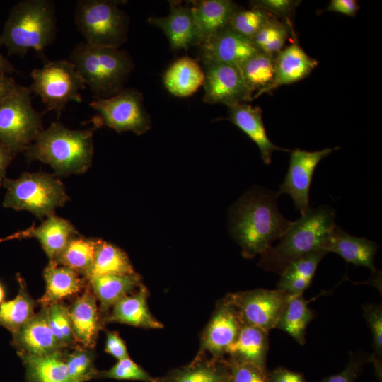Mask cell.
<instances>
[{"mask_svg": "<svg viewBox=\"0 0 382 382\" xmlns=\"http://www.w3.org/2000/svg\"><path fill=\"white\" fill-rule=\"evenodd\" d=\"M279 195L258 187L246 192L231 207L229 229L245 257L262 255L292 225L279 211Z\"/></svg>", "mask_w": 382, "mask_h": 382, "instance_id": "6da1fadb", "label": "cell"}, {"mask_svg": "<svg viewBox=\"0 0 382 382\" xmlns=\"http://www.w3.org/2000/svg\"><path fill=\"white\" fill-rule=\"evenodd\" d=\"M57 33L56 8L51 0H23L9 11L0 45L9 55L23 58L29 50L42 53Z\"/></svg>", "mask_w": 382, "mask_h": 382, "instance_id": "7a4b0ae2", "label": "cell"}, {"mask_svg": "<svg viewBox=\"0 0 382 382\" xmlns=\"http://www.w3.org/2000/svg\"><path fill=\"white\" fill-rule=\"evenodd\" d=\"M25 155L29 161L50 165L58 175L83 173L92 163L93 132L71 129L59 121L53 122L40 132Z\"/></svg>", "mask_w": 382, "mask_h": 382, "instance_id": "3957f363", "label": "cell"}, {"mask_svg": "<svg viewBox=\"0 0 382 382\" xmlns=\"http://www.w3.org/2000/svg\"><path fill=\"white\" fill-rule=\"evenodd\" d=\"M335 211L328 205L310 207L301 218L293 222L289 230L261 255L259 265L265 271L278 274L294 260L321 246L335 226Z\"/></svg>", "mask_w": 382, "mask_h": 382, "instance_id": "277c9868", "label": "cell"}, {"mask_svg": "<svg viewBox=\"0 0 382 382\" xmlns=\"http://www.w3.org/2000/svg\"><path fill=\"white\" fill-rule=\"evenodd\" d=\"M69 61L95 98H107L125 88L134 67L129 52L79 42L71 50Z\"/></svg>", "mask_w": 382, "mask_h": 382, "instance_id": "5b68a950", "label": "cell"}, {"mask_svg": "<svg viewBox=\"0 0 382 382\" xmlns=\"http://www.w3.org/2000/svg\"><path fill=\"white\" fill-rule=\"evenodd\" d=\"M117 1L79 0L74 8V22L86 43L120 48L127 41L129 20Z\"/></svg>", "mask_w": 382, "mask_h": 382, "instance_id": "8992f818", "label": "cell"}, {"mask_svg": "<svg viewBox=\"0 0 382 382\" xmlns=\"http://www.w3.org/2000/svg\"><path fill=\"white\" fill-rule=\"evenodd\" d=\"M6 193L3 206L25 210L39 218L53 214L68 199L62 182L45 173H25L16 179L5 178Z\"/></svg>", "mask_w": 382, "mask_h": 382, "instance_id": "52a82bcc", "label": "cell"}, {"mask_svg": "<svg viewBox=\"0 0 382 382\" xmlns=\"http://www.w3.org/2000/svg\"><path fill=\"white\" fill-rule=\"evenodd\" d=\"M31 93L28 87L17 84L0 105V142L14 156L25 151L44 129Z\"/></svg>", "mask_w": 382, "mask_h": 382, "instance_id": "ba28073f", "label": "cell"}, {"mask_svg": "<svg viewBox=\"0 0 382 382\" xmlns=\"http://www.w3.org/2000/svg\"><path fill=\"white\" fill-rule=\"evenodd\" d=\"M30 76L31 93L41 98L46 111H54L58 117L69 102L83 101L80 91L86 86L69 59L47 61Z\"/></svg>", "mask_w": 382, "mask_h": 382, "instance_id": "9c48e42d", "label": "cell"}, {"mask_svg": "<svg viewBox=\"0 0 382 382\" xmlns=\"http://www.w3.org/2000/svg\"><path fill=\"white\" fill-rule=\"evenodd\" d=\"M90 106L97 112L96 122L117 132L130 131L141 135L151 128V117L143 95L134 88H125L107 98H95Z\"/></svg>", "mask_w": 382, "mask_h": 382, "instance_id": "30bf717a", "label": "cell"}, {"mask_svg": "<svg viewBox=\"0 0 382 382\" xmlns=\"http://www.w3.org/2000/svg\"><path fill=\"white\" fill-rule=\"evenodd\" d=\"M291 297L277 289H256L229 294L224 300L233 307L242 324L269 332Z\"/></svg>", "mask_w": 382, "mask_h": 382, "instance_id": "8fae6325", "label": "cell"}, {"mask_svg": "<svg viewBox=\"0 0 382 382\" xmlns=\"http://www.w3.org/2000/svg\"><path fill=\"white\" fill-rule=\"evenodd\" d=\"M202 63L204 102L230 107L253 100V94L247 87L238 66L216 62Z\"/></svg>", "mask_w": 382, "mask_h": 382, "instance_id": "7c38bea8", "label": "cell"}, {"mask_svg": "<svg viewBox=\"0 0 382 382\" xmlns=\"http://www.w3.org/2000/svg\"><path fill=\"white\" fill-rule=\"evenodd\" d=\"M338 149L325 148L314 151L296 149L290 151L288 170L278 192L279 195H289L301 215L310 208L309 191L315 169L323 158Z\"/></svg>", "mask_w": 382, "mask_h": 382, "instance_id": "4fadbf2b", "label": "cell"}, {"mask_svg": "<svg viewBox=\"0 0 382 382\" xmlns=\"http://www.w3.org/2000/svg\"><path fill=\"white\" fill-rule=\"evenodd\" d=\"M202 62H216L240 66L259 52L253 41L226 27L199 45Z\"/></svg>", "mask_w": 382, "mask_h": 382, "instance_id": "5bb4252c", "label": "cell"}, {"mask_svg": "<svg viewBox=\"0 0 382 382\" xmlns=\"http://www.w3.org/2000/svg\"><path fill=\"white\" fill-rule=\"evenodd\" d=\"M12 336L18 355L41 356L67 349L53 334L44 307Z\"/></svg>", "mask_w": 382, "mask_h": 382, "instance_id": "9a60e30c", "label": "cell"}, {"mask_svg": "<svg viewBox=\"0 0 382 382\" xmlns=\"http://www.w3.org/2000/svg\"><path fill=\"white\" fill-rule=\"evenodd\" d=\"M159 28L167 37L174 50H187L200 43L191 7L177 1H170V11L163 17H151L147 20Z\"/></svg>", "mask_w": 382, "mask_h": 382, "instance_id": "2e32d148", "label": "cell"}, {"mask_svg": "<svg viewBox=\"0 0 382 382\" xmlns=\"http://www.w3.org/2000/svg\"><path fill=\"white\" fill-rule=\"evenodd\" d=\"M69 311L76 344L93 349L103 320L97 299L88 284L82 294L69 306Z\"/></svg>", "mask_w": 382, "mask_h": 382, "instance_id": "e0dca14e", "label": "cell"}, {"mask_svg": "<svg viewBox=\"0 0 382 382\" xmlns=\"http://www.w3.org/2000/svg\"><path fill=\"white\" fill-rule=\"evenodd\" d=\"M242 325L233 307L223 300L204 332L203 349L220 359L236 339Z\"/></svg>", "mask_w": 382, "mask_h": 382, "instance_id": "ac0fdd59", "label": "cell"}, {"mask_svg": "<svg viewBox=\"0 0 382 382\" xmlns=\"http://www.w3.org/2000/svg\"><path fill=\"white\" fill-rule=\"evenodd\" d=\"M377 249L375 242L350 235L337 225L321 246V250L340 255L347 263L366 267L373 273L376 272L374 260Z\"/></svg>", "mask_w": 382, "mask_h": 382, "instance_id": "d6986e66", "label": "cell"}, {"mask_svg": "<svg viewBox=\"0 0 382 382\" xmlns=\"http://www.w3.org/2000/svg\"><path fill=\"white\" fill-rule=\"evenodd\" d=\"M318 64V62L311 57L299 45L297 38H294L276 56L273 81L261 95L270 93L281 86L303 80Z\"/></svg>", "mask_w": 382, "mask_h": 382, "instance_id": "ffe728a7", "label": "cell"}, {"mask_svg": "<svg viewBox=\"0 0 382 382\" xmlns=\"http://www.w3.org/2000/svg\"><path fill=\"white\" fill-rule=\"evenodd\" d=\"M228 108V119L257 146L265 164L271 163L272 154L275 151H291L277 146L270 139L263 124L260 108L253 107L248 103L237 104Z\"/></svg>", "mask_w": 382, "mask_h": 382, "instance_id": "44dd1931", "label": "cell"}, {"mask_svg": "<svg viewBox=\"0 0 382 382\" xmlns=\"http://www.w3.org/2000/svg\"><path fill=\"white\" fill-rule=\"evenodd\" d=\"M78 236L74 226L54 214L37 228H30L8 237V239L33 237L40 242L50 261L60 254L69 241Z\"/></svg>", "mask_w": 382, "mask_h": 382, "instance_id": "7402d4cb", "label": "cell"}, {"mask_svg": "<svg viewBox=\"0 0 382 382\" xmlns=\"http://www.w3.org/2000/svg\"><path fill=\"white\" fill-rule=\"evenodd\" d=\"M148 296L146 288L141 285L134 293L117 301L104 323H119L143 328H163V325L154 317L149 309Z\"/></svg>", "mask_w": 382, "mask_h": 382, "instance_id": "603a6c76", "label": "cell"}, {"mask_svg": "<svg viewBox=\"0 0 382 382\" xmlns=\"http://www.w3.org/2000/svg\"><path fill=\"white\" fill-rule=\"evenodd\" d=\"M45 291L39 300L42 306L62 302L86 287L87 279L76 271L50 261L43 272Z\"/></svg>", "mask_w": 382, "mask_h": 382, "instance_id": "cb8c5ba5", "label": "cell"}, {"mask_svg": "<svg viewBox=\"0 0 382 382\" xmlns=\"http://www.w3.org/2000/svg\"><path fill=\"white\" fill-rule=\"evenodd\" d=\"M238 8V5L230 0L194 1L191 9L200 37V43L226 28Z\"/></svg>", "mask_w": 382, "mask_h": 382, "instance_id": "d4e9b609", "label": "cell"}, {"mask_svg": "<svg viewBox=\"0 0 382 382\" xmlns=\"http://www.w3.org/2000/svg\"><path fill=\"white\" fill-rule=\"evenodd\" d=\"M86 279L88 286L100 303L102 313H108L117 301L141 286L137 274L95 275Z\"/></svg>", "mask_w": 382, "mask_h": 382, "instance_id": "484cf974", "label": "cell"}, {"mask_svg": "<svg viewBox=\"0 0 382 382\" xmlns=\"http://www.w3.org/2000/svg\"><path fill=\"white\" fill-rule=\"evenodd\" d=\"M268 351V331L243 324L235 341L226 354L231 360L253 364L266 369Z\"/></svg>", "mask_w": 382, "mask_h": 382, "instance_id": "4316f807", "label": "cell"}, {"mask_svg": "<svg viewBox=\"0 0 382 382\" xmlns=\"http://www.w3.org/2000/svg\"><path fill=\"white\" fill-rule=\"evenodd\" d=\"M204 73L194 59L185 56L175 61L166 71L163 82L166 90L177 97H187L203 86Z\"/></svg>", "mask_w": 382, "mask_h": 382, "instance_id": "83f0119b", "label": "cell"}, {"mask_svg": "<svg viewBox=\"0 0 382 382\" xmlns=\"http://www.w3.org/2000/svg\"><path fill=\"white\" fill-rule=\"evenodd\" d=\"M327 253L318 250L292 262L281 273L277 289L291 296L303 295L311 284L319 263Z\"/></svg>", "mask_w": 382, "mask_h": 382, "instance_id": "f1b7e54d", "label": "cell"}, {"mask_svg": "<svg viewBox=\"0 0 382 382\" xmlns=\"http://www.w3.org/2000/svg\"><path fill=\"white\" fill-rule=\"evenodd\" d=\"M65 350L41 356L19 354L27 382H69Z\"/></svg>", "mask_w": 382, "mask_h": 382, "instance_id": "f546056e", "label": "cell"}, {"mask_svg": "<svg viewBox=\"0 0 382 382\" xmlns=\"http://www.w3.org/2000/svg\"><path fill=\"white\" fill-rule=\"evenodd\" d=\"M18 292L16 296L0 305V326L12 335L21 329L36 313V302L29 294L25 283L18 274Z\"/></svg>", "mask_w": 382, "mask_h": 382, "instance_id": "4dcf8cb0", "label": "cell"}, {"mask_svg": "<svg viewBox=\"0 0 382 382\" xmlns=\"http://www.w3.org/2000/svg\"><path fill=\"white\" fill-rule=\"evenodd\" d=\"M229 373L226 361L196 359L189 365L174 369L156 382H218Z\"/></svg>", "mask_w": 382, "mask_h": 382, "instance_id": "1f68e13d", "label": "cell"}, {"mask_svg": "<svg viewBox=\"0 0 382 382\" xmlns=\"http://www.w3.org/2000/svg\"><path fill=\"white\" fill-rule=\"evenodd\" d=\"M99 241L76 236L69 241L53 261L86 277L92 267Z\"/></svg>", "mask_w": 382, "mask_h": 382, "instance_id": "d6a6232c", "label": "cell"}, {"mask_svg": "<svg viewBox=\"0 0 382 382\" xmlns=\"http://www.w3.org/2000/svg\"><path fill=\"white\" fill-rule=\"evenodd\" d=\"M275 57L259 51L239 66L247 87L253 94V99L260 96L273 81Z\"/></svg>", "mask_w": 382, "mask_h": 382, "instance_id": "836d02e7", "label": "cell"}, {"mask_svg": "<svg viewBox=\"0 0 382 382\" xmlns=\"http://www.w3.org/2000/svg\"><path fill=\"white\" fill-rule=\"evenodd\" d=\"M313 311L303 295L292 296L282 313L275 328L291 335L298 343L306 342V330L313 318Z\"/></svg>", "mask_w": 382, "mask_h": 382, "instance_id": "e575fe53", "label": "cell"}, {"mask_svg": "<svg viewBox=\"0 0 382 382\" xmlns=\"http://www.w3.org/2000/svg\"><path fill=\"white\" fill-rule=\"evenodd\" d=\"M135 274L125 253L115 245L100 239L92 267L86 278L95 275Z\"/></svg>", "mask_w": 382, "mask_h": 382, "instance_id": "d590c367", "label": "cell"}, {"mask_svg": "<svg viewBox=\"0 0 382 382\" xmlns=\"http://www.w3.org/2000/svg\"><path fill=\"white\" fill-rule=\"evenodd\" d=\"M294 28L273 17L253 37V42L260 52L276 57L286 46Z\"/></svg>", "mask_w": 382, "mask_h": 382, "instance_id": "8d00e7d4", "label": "cell"}, {"mask_svg": "<svg viewBox=\"0 0 382 382\" xmlns=\"http://www.w3.org/2000/svg\"><path fill=\"white\" fill-rule=\"evenodd\" d=\"M93 349L76 345L72 351L64 352L69 382H86L98 378L99 371L94 364Z\"/></svg>", "mask_w": 382, "mask_h": 382, "instance_id": "74e56055", "label": "cell"}, {"mask_svg": "<svg viewBox=\"0 0 382 382\" xmlns=\"http://www.w3.org/2000/svg\"><path fill=\"white\" fill-rule=\"evenodd\" d=\"M42 307L45 308L50 327L61 345L65 349L78 345L73 332L69 306L58 302Z\"/></svg>", "mask_w": 382, "mask_h": 382, "instance_id": "f35d334b", "label": "cell"}, {"mask_svg": "<svg viewBox=\"0 0 382 382\" xmlns=\"http://www.w3.org/2000/svg\"><path fill=\"white\" fill-rule=\"evenodd\" d=\"M273 17L258 8H238L232 15L227 27L252 40L256 33Z\"/></svg>", "mask_w": 382, "mask_h": 382, "instance_id": "ab89813d", "label": "cell"}, {"mask_svg": "<svg viewBox=\"0 0 382 382\" xmlns=\"http://www.w3.org/2000/svg\"><path fill=\"white\" fill-rule=\"evenodd\" d=\"M363 316L372 335L373 353L369 357L381 380L382 372V306L381 304L368 303L363 306Z\"/></svg>", "mask_w": 382, "mask_h": 382, "instance_id": "60d3db41", "label": "cell"}, {"mask_svg": "<svg viewBox=\"0 0 382 382\" xmlns=\"http://www.w3.org/2000/svg\"><path fill=\"white\" fill-rule=\"evenodd\" d=\"M99 378L156 382V378L151 376L146 370L129 357L117 360V362L109 369L99 371L98 378Z\"/></svg>", "mask_w": 382, "mask_h": 382, "instance_id": "b9f144b4", "label": "cell"}, {"mask_svg": "<svg viewBox=\"0 0 382 382\" xmlns=\"http://www.w3.org/2000/svg\"><path fill=\"white\" fill-rule=\"evenodd\" d=\"M301 1L296 0H255L251 7L262 9L277 19L293 28L291 18Z\"/></svg>", "mask_w": 382, "mask_h": 382, "instance_id": "7bdbcfd3", "label": "cell"}, {"mask_svg": "<svg viewBox=\"0 0 382 382\" xmlns=\"http://www.w3.org/2000/svg\"><path fill=\"white\" fill-rule=\"evenodd\" d=\"M231 382H270L267 371L248 362L226 361Z\"/></svg>", "mask_w": 382, "mask_h": 382, "instance_id": "ee69618b", "label": "cell"}, {"mask_svg": "<svg viewBox=\"0 0 382 382\" xmlns=\"http://www.w3.org/2000/svg\"><path fill=\"white\" fill-rule=\"evenodd\" d=\"M369 358L362 354H352L345 368L340 373L329 376L320 382H355Z\"/></svg>", "mask_w": 382, "mask_h": 382, "instance_id": "f6af8a7d", "label": "cell"}, {"mask_svg": "<svg viewBox=\"0 0 382 382\" xmlns=\"http://www.w3.org/2000/svg\"><path fill=\"white\" fill-rule=\"evenodd\" d=\"M105 351L117 360L129 357L125 343L117 332H107Z\"/></svg>", "mask_w": 382, "mask_h": 382, "instance_id": "bcb514c9", "label": "cell"}, {"mask_svg": "<svg viewBox=\"0 0 382 382\" xmlns=\"http://www.w3.org/2000/svg\"><path fill=\"white\" fill-rule=\"evenodd\" d=\"M267 376L270 382H308L301 373L284 367L267 371Z\"/></svg>", "mask_w": 382, "mask_h": 382, "instance_id": "7dc6e473", "label": "cell"}, {"mask_svg": "<svg viewBox=\"0 0 382 382\" xmlns=\"http://www.w3.org/2000/svg\"><path fill=\"white\" fill-rule=\"evenodd\" d=\"M359 8L357 1L355 0H332L325 11H334L349 17H354Z\"/></svg>", "mask_w": 382, "mask_h": 382, "instance_id": "c3c4849f", "label": "cell"}, {"mask_svg": "<svg viewBox=\"0 0 382 382\" xmlns=\"http://www.w3.org/2000/svg\"><path fill=\"white\" fill-rule=\"evenodd\" d=\"M17 84L9 74L0 72V105L13 92Z\"/></svg>", "mask_w": 382, "mask_h": 382, "instance_id": "681fc988", "label": "cell"}, {"mask_svg": "<svg viewBox=\"0 0 382 382\" xmlns=\"http://www.w3.org/2000/svg\"><path fill=\"white\" fill-rule=\"evenodd\" d=\"M15 156L0 142V186L5 180L6 168Z\"/></svg>", "mask_w": 382, "mask_h": 382, "instance_id": "f907efd6", "label": "cell"}, {"mask_svg": "<svg viewBox=\"0 0 382 382\" xmlns=\"http://www.w3.org/2000/svg\"><path fill=\"white\" fill-rule=\"evenodd\" d=\"M1 47V45H0ZM0 72L7 74L18 73L13 64L0 51Z\"/></svg>", "mask_w": 382, "mask_h": 382, "instance_id": "816d5d0a", "label": "cell"}, {"mask_svg": "<svg viewBox=\"0 0 382 382\" xmlns=\"http://www.w3.org/2000/svg\"><path fill=\"white\" fill-rule=\"evenodd\" d=\"M5 288L2 283L0 282V305L4 302L5 298Z\"/></svg>", "mask_w": 382, "mask_h": 382, "instance_id": "f5cc1de1", "label": "cell"}, {"mask_svg": "<svg viewBox=\"0 0 382 382\" xmlns=\"http://www.w3.org/2000/svg\"><path fill=\"white\" fill-rule=\"evenodd\" d=\"M218 382H231L229 373Z\"/></svg>", "mask_w": 382, "mask_h": 382, "instance_id": "db71d44e", "label": "cell"}]
</instances>
